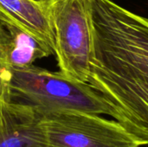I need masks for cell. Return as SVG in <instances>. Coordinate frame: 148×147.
<instances>
[{
	"label": "cell",
	"instance_id": "cell-7",
	"mask_svg": "<svg viewBox=\"0 0 148 147\" xmlns=\"http://www.w3.org/2000/svg\"><path fill=\"white\" fill-rule=\"evenodd\" d=\"M8 31L11 39L10 62L12 68L30 66L38 59L55 55L50 48L28 32L21 29Z\"/></svg>",
	"mask_w": 148,
	"mask_h": 147
},
{
	"label": "cell",
	"instance_id": "cell-1",
	"mask_svg": "<svg viewBox=\"0 0 148 147\" xmlns=\"http://www.w3.org/2000/svg\"><path fill=\"white\" fill-rule=\"evenodd\" d=\"M94 58L88 83L139 146H148V18L112 0H90Z\"/></svg>",
	"mask_w": 148,
	"mask_h": 147
},
{
	"label": "cell",
	"instance_id": "cell-8",
	"mask_svg": "<svg viewBox=\"0 0 148 147\" xmlns=\"http://www.w3.org/2000/svg\"><path fill=\"white\" fill-rule=\"evenodd\" d=\"M11 39L5 25L0 21V100L10 101V83L12 66L10 62Z\"/></svg>",
	"mask_w": 148,
	"mask_h": 147
},
{
	"label": "cell",
	"instance_id": "cell-5",
	"mask_svg": "<svg viewBox=\"0 0 148 147\" xmlns=\"http://www.w3.org/2000/svg\"><path fill=\"white\" fill-rule=\"evenodd\" d=\"M39 113L32 107L0 100V147H43Z\"/></svg>",
	"mask_w": 148,
	"mask_h": 147
},
{
	"label": "cell",
	"instance_id": "cell-2",
	"mask_svg": "<svg viewBox=\"0 0 148 147\" xmlns=\"http://www.w3.org/2000/svg\"><path fill=\"white\" fill-rule=\"evenodd\" d=\"M10 98L37 112L75 111L115 118L113 107L88 83L33 64L12 68Z\"/></svg>",
	"mask_w": 148,
	"mask_h": 147
},
{
	"label": "cell",
	"instance_id": "cell-3",
	"mask_svg": "<svg viewBox=\"0 0 148 147\" xmlns=\"http://www.w3.org/2000/svg\"><path fill=\"white\" fill-rule=\"evenodd\" d=\"M48 12L60 72L88 83L94 58L90 0H56Z\"/></svg>",
	"mask_w": 148,
	"mask_h": 147
},
{
	"label": "cell",
	"instance_id": "cell-6",
	"mask_svg": "<svg viewBox=\"0 0 148 147\" xmlns=\"http://www.w3.org/2000/svg\"><path fill=\"white\" fill-rule=\"evenodd\" d=\"M0 21L9 28H19L50 48L55 54V36L48 8L31 0H0Z\"/></svg>",
	"mask_w": 148,
	"mask_h": 147
},
{
	"label": "cell",
	"instance_id": "cell-9",
	"mask_svg": "<svg viewBox=\"0 0 148 147\" xmlns=\"http://www.w3.org/2000/svg\"><path fill=\"white\" fill-rule=\"evenodd\" d=\"M33 2H35L36 3L44 7V8H48L52 3H54L56 0H31Z\"/></svg>",
	"mask_w": 148,
	"mask_h": 147
},
{
	"label": "cell",
	"instance_id": "cell-4",
	"mask_svg": "<svg viewBox=\"0 0 148 147\" xmlns=\"http://www.w3.org/2000/svg\"><path fill=\"white\" fill-rule=\"evenodd\" d=\"M37 113L43 147L140 146L118 121L98 114L75 111Z\"/></svg>",
	"mask_w": 148,
	"mask_h": 147
}]
</instances>
